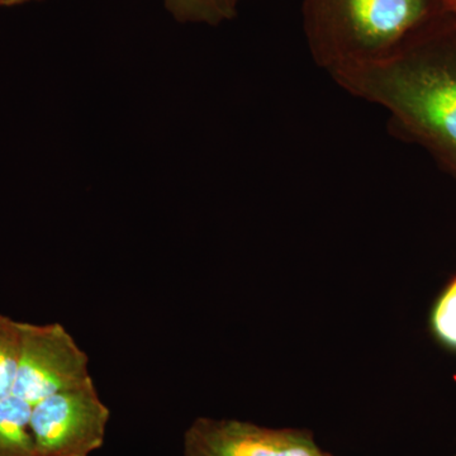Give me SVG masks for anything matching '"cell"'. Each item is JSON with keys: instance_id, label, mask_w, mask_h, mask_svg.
Here are the masks:
<instances>
[{"instance_id": "6da1fadb", "label": "cell", "mask_w": 456, "mask_h": 456, "mask_svg": "<svg viewBox=\"0 0 456 456\" xmlns=\"http://www.w3.org/2000/svg\"><path fill=\"white\" fill-rule=\"evenodd\" d=\"M331 77L387 110L398 134L456 176V13L444 12L386 59Z\"/></svg>"}, {"instance_id": "7a4b0ae2", "label": "cell", "mask_w": 456, "mask_h": 456, "mask_svg": "<svg viewBox=\"0 0 456 456\" xmlns=\"http://www.w3.org/2000/svg\"><path fill=\"white\" fill-rule=\"evenodd\" d=\"M446 9L444 0H303L312 59L330 75L379 61Z\"/></svg>"}, {"instance_id": "3957f363", "label": "cell", "mask_w": 456, "mask_h": 456, "mask_svg": "<svg viewBox=\"0 0 456 456\" xmlns=\"http://www.w3.org/2000/svg\"><path fill=\"white\" fill-rule=\"evenodd\" d=\"M110 410L94 380L49 395L32 408L37 456H90L103 446Z\"/></svg>"}, {"instance_id": "277c9868", "label": "cell", "mask_w": 456, "mask_h": 456, "mask_svg": "<svg viewBox=\"0 0 456 456\" xmlns=\"http://www.w3.org/2000/svg\"><path fill=\"white\" fill-rule=\"evenodd\" d=\"M90 379L88 354L61 323L22 322V354L11 395L35 406Z\"/></svg>"}, {"instance_id": "5b68a950", "label": "cell", "mask_w": 456, "mask_h": 456, "mask_svg": "<svg viewBox=\"0 0 456 456\" xmlns=\"http://www.w3.org/2000/svg\"><path fill=\"white\" fill-rule=\"evenodd\" d=\"M183 455L331 456L305 430L270 428L239 419L209 417H200L189 426Z\"/></svg>"}, {"instance_id": "8992f818", "label": "cell", "mask_w": 456, "mask_h": 456, "mask_svg": "<svg viewBox=\"0 0 456 456\" xmlns=\"http://www.w3.org/2000/svg\"><path fill=\"white\" fill-rule=\"evenodd\" d=\"M32 408L14 395L0 399V456H37L29 426Z\"/></svg>"}, {"instance_id": "52a82bcc", "label": "cell", "mask_w": 456, "mask_h": 456, "mask_svg": "<svg viewBox=\"0 0 456 456\" xmlns=\"http://www.w3.org/2000/svg\"><path fill=\"white\" fill-rule=\"evenodd\" d=\"M171 16L182 23L218 26L233 20L241 0H161Z\"/></svg>"}, {"instance_id": "ba28073f", "label": "cell", "mask_w": 456, "mask_h": 456, "mask_svg": "<svg viewBox=\"0 0 456 456\" xmlns=\"http://www.w3.org/2000/svg\"><path fill=\"white\" fill-rule=\"evenodd\" d=\"M22 354V322L0 314V399L13 392Z\"/></svg>"}, {"instance_id": "9c48e42d", "label": "cell", "mask_w": 456, "mask_h": 456, "mask_svg": "<svg viewBox=\"0 0 456 456\" xmlns=\"http://www.w3.org/2000/svg\"><path fill=\"white\" fill-rule=\"evenodd\" d=\"M430 322L437 340L449 349L456 350V275L435 303Z\"/></svg>"}, {"instance_id": "30bf717a", "label": "cell", "mask_w": 456, "mask_h": 456, "mask_svg": "<svg viewBox=\"0 0 456 456\" xmlns=\"http://www.w3.org/2000/svg\"><path fill=\"white\" fill-rule=\"evenodd\" d=\"M31 2H37V0H0V7H14V5H22Z\"/></svg>"}, {"instance_id": "8fae6325", "label": "cell", "mask_w": 456, "mask_h": 456, "mask_svg": "<svg viewBox=\"0 0 456 456\" xmlns=\"http://www.w3.org/2000/svg\"><path fill=\"white\" fill-rule=\"evenodd\" d=\"M449 12H456V0H444Z\"/></svg>"}, {"instance_id": "7c38bea8", "label": "cell", "mask_w": 456, "mask_h": 456, "mask_svg": "<svg viewBox=\"0 0 456 456\" xmlns=\"http://www.w3.org/2000/svg\"><path fill=\"white\" fill-rule=\"evenodd\" d=\"M452 13H456V12H452Z\"/></svg>"}, {"instance_id": "4fadbf2b", "label": "cell", "mask_w": 456, "mask_h": 456, "mask_svg": "<svg viewBox=\"0 0 456 456\" xmlns=\"http://www.w3.org/2000/svg\"><path fill=\"white\" fill-rule=\"evenodd\" d=\"M332 456V455H331Z\"/></svg>"}]
</instances>
